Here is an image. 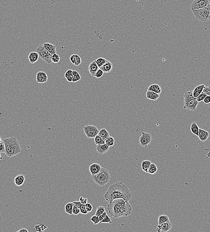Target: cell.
<instances>
[{
  "mask_svg": "<svg viewBox=\"0 0 210 232\" xmlns=\"http://www.w3.org/2000/svg\"><path fill=\"white\" fill-rule=\"evenodd\" d=\"M90 220L91 221L93 222V223L95 225H96L97 224L100 223L99 217L97 216L96 215H94V216H92Z\"/></svg>",
  "mask_w": 210,
  "mask_h": 232,
  "instance_id": "cell-37",
  "label": "cell"
},
{
  "mask_svg": "<svg viewBox=\"0 0 210 232\" xmlns=\"http://www.w3.org/2000/svg\"><path fill=\"white\" fill-rule=\"evenodd\" d=\"M2 141V138H1V137H0V142H1V141Z\"/></svg>",
  "mask_w": 210,
  "mask_h": 232,
  "instance_id": "cell-58",
  "label": "cell"
},
{
  "mask_svg": "<svg viewBox=\"0 0 210 232\" xmlns=\"http://www.w3.org/2000/svg\"><path fill=\"white\" fill-rule=\"evenodd\" d=\"M48 80L46 73L44 71H39L36 74V81L39 83H44Z\"/></svg>",
  "mask_w": 210,
  "mask_h": 232,
  "instance_id": "cell-12",
  "label": "cell"
},
{
  "mask_svg": "<svg viewBox=\"0 0 210 232\" xmlns=\"http://www.w3.org/2000/svg\"><path fill=\"white\" fill-rule=\"evenodd\" d=\"M81 76L80 77H77V76H73V80H72V82L75 83L76 82L78 81L79 80H81Z\"/></svg>",
  "mask_w": 210,
  "mask_h": 232,
  "instance_id": "cell-50",
  "label": "cell"
},
{
  "mask_svg": "<svg viewBox=\"0 0 210 232\" xmlns=\"http://www.w3.org/2000/svg\"><path fill=\"white\" fill-rule=\"evenodd\" d=\"M172 227V224L170 221L166 222L165 223L162 224L161 225H157L156 231L157 232H166L169 231L171 229Z\"/></svg>",
  "mask_w": 210,
  "mask_h": 232,
  "instance_id": "cell-11",
  "label": "cell"
},
{
  "mask_svg": "<svg viewBox=\"0 0 210 232\" xmlns=\"http://www.w3.org/2000/svg\"><path fill=\"white\" fill-rule=\"evenodd\" d=\"M81 61H82V60H81V58H80H80H79L77 60L76 62H75L74 65L76 66L79 65H80V64H81Z\"/></svg>",
  "mask_w": 210,
  "mask_h": 232,
  "instance_id": "cell-52",
  "label": "cell"
},
{
  "mask_svg": "<svg viewBox=\"0 0 210 232\" xmlns=\"http://www.w3.org/2000/svg\"><path fill=\"white\" fill-rule=\"evenodd\" d=\"M198 137L201 141L204 142L207 139V138H208L209 137V133L208 132H207L206 130L200 128L199 131Z\"/></svg>",
  "mask_w": 210,
  "mask_h": 232,
  "instance_id": "cell-14",
  "label": "cell"
},
{
  "mask_svg": "<svg viewBox=\"0 0 210 232\" xmlns=\"http://www.w3.org/2000/svg\"><path fill=\"white\" fill-rule=\"evenodd\" d=\"M5 145L3 142L2 141L0 142V153H5Z\"/></svg>",
  "mask_w": 210,
  "mask_h": 232,
  "instance_id": "cell-43",
  "label": "cell"
},
{
  "mask_svg": "<svg viewBox=\"0 0 210 232\" xmlns=\"http://www.w3.org/2000/svg\"><path fill=\"white\" fill-rule=\"evenodd\" d=\"M107 60L106 58L100 57L99 58H97L96 60H95V62L96 63L97 65L98 66V67L100 68L104 64L107 62Z\"/></svg>",
  "mask_w": 210,
  "mask_h": 232,
  "instance_id": "cell-32",
  "label": "cell"
},
{
  "mask_svg": "<svg viewBox=\"0 0 210 232\" xmlns=\"http://www.w3.org/2000/svg\"><path fill=\"white\" fill-rule=\"evenodd\" d=\"M146 97L148 100L156 101L160 97V94H157L153 91L148 90L146 92Z\"/></svg>",
  "mask_w": 210,
  "mask_h": 232,
  "instance_id": "cell-19",
  "label": "cell"
},
{
  "mask_svg": "<svg viewBox=\"0 0 210 232\" xmlns=\"http://www.w3.org/2000/svg\"><path fill=\"white\" fill-rule=\"evenodd\" d=\"M148 90L153 91L159 94H160L161 92V89L160 86L157 84H153L150 85L148 88Z\"/></svg>",
  "mask_w": 210,
  "mask_h": 232,
  "instance_id": "cell-23",
  "label": "cell"
},
{
  "mask_svg": "<svg viewBox=\"0 0 210 232\" xmlns=\"http://www.w3.org/2000/svg\"><path fill=\"white\" fill-rule=\"evenodd\" d=\"M114 143V139L112 137L109 136L105 140V143L109 147L113 146Z\"/></svg>",
  "mask_w": 210,
  "mask_h": 232,
  "instance_id": "cell-33",
  "label": "cell"
},
{
  "mask_svg": "<svg viewBox=\"0 0 210 232\" xmlns=\"http://www.w3.org/2000/svg\"><path fill=\"white\" fill-rule=\"evenodd\" d=\"M157 170H158V168H157V165L154 163H151L148 168V173L150 174L154 175L156 173Z\"/></svg>",
  "mask_w": 210,
  "mask_h": 232,
  "instance_id": "cell-29",
  "label": "cell"
},
{
  "mask_svg": "<svg viewBox=\"0 0 210 232\" xmlns=\"http://www.w3.org/2000/svg\"><path fill=\"white\" fill-rule=\"evenodd\" d=\"M210 5L209 0H194L191 6V10L203 9Z\"/></svg>",
  "mask_w": 210,
  "mask_h": 232,
  "instance_id": "cell-9",
  "label": "cell"
},
{
  "mask_svg": "<svg viewBox=\"0 0 210 232\" xmlns=\"http://www.w3.org/2000/svg\"><path fill=\"white\" fill-rule=\"evenodd\" d=\"M51 59L52 60V62L54 63L55 64L58 63L59 61H60V57L59 55L57 54H54L53 55H52V56L51 57Z\"/></svg>",
  "mask_w": 210,
  "mask_h": 232,
  "instance_id": "cell-34",
  "label": "cell"
},
{
  "mask_svg": "<svg viewBox=\"0 0 210 232\" xmlns=\"http://www.w3.org/2000/svg\"><path fill=\"white\" fill-rule=\"evenodd\" d=\"M85 207L86 210L88 213L90 212L93 210V206L90 203H87L86 204H85Z\"/></svg>",
  "mask_w": 210,
  "mask_h": 232,
  "instance_id": "cell-42",
  "label": "cell"
},
{
  "mask_svg": "<svg viewBox=\"0 0 210 232\" xmlns=\"http://www.w3.org/2000/svg\"><path fill=\"white\" fill-rule=\"evenodd\" d=\"M107 207L110 216L115 218L126 217L132 212V207L129 201L122 198L115 199L109 203Z\"/></svg>",
  "mask_w": 210,
  "mask_h": 232,
  "instance_id": "cell-2",
  "label": "cell"
},
{
  "mask_svg": "<svg viewBox=\"0 0 210 232\" xmlns=\"http://www.w3.org/2000/svg\"><path fill=\"white\" fill-rule=\"evenodd\" d=\"M94 143L96 145H102L105 144V141L98 135L94 138Z\"/></svg>",
  "mask_w": 210,
  "mask_h": 232,
  "instance_id": "cell-31",
  "label": "cell"
},
{
  "mask_svg": "<svg viewBox=\"0 0 210 232\" xmlns=\"http://www.w3.org/2000/svg\"><path fill=\"white\" fill-rule=\"evenodd\" d=\"M100 223H107L112 224V220H111V219L107 214L106 216L104 218L103 220H102V221L100 222Z\"/></svg>",
  "mask_w": 210,
  "mask_h": 232,
  "instance_id": "cell-40",
  "label": "cell"
},
{
  "mask_svg": "<svg viewBox=\"0 0 210 232\" xmlns=\"http://www.w3.org/2000/svg\"><path fill=\"white\" fill-rule=\"evenodd\" d=\"M98 135L99 136L101 137L105 141L107 138L110 136V134L107 129L105 128L102 129L99 131Z\"/></svg>",
  "mask_w": 210,
  "mask_h": 232,
  "instance_id": "cell-25",
  "label": "cell"
},
{
  "mask_svg": "<svg viewBox=\"0 0 210 232\" xmlns=\"http://www.w3.org/2000/svg\"><path fill=\"white\" fill-rule=\"evenodd\" d=\"M203 102L205 104H209L210 103V96L207 95L203 100Z\"/></svg>",
  "mask_w": 210,
  "mask_h": 232,
  "instance_id": "cell-49",
  "label": "cell"
},
{
  "mask_svg": "<svg viewBox=\"0 0 210 232\" xmlns=\"http://www.w3.org/2000/svg\"><path fill=\"white\" fill-rule=\"evenodd\" d=\"M132 197L128 187L123 182H117L111 185L106 192L104 197L108 203L117 199L130 200Z\"/></svg>",
  "mask_w": 210,
  "mask_h": 232,
  "instance_id": "cell-1",
  "label": "cell"
},
{
  "mask_svg": "<svg viewBox=\"0 0 210 232\" xmlns=\"http://www.w3.org/2000/svg\"><path fill=\"white\" fill-rule=\"evenodd\" d=\"M2 157H1V154H0V160H2Z\"/></svg>",
  "mask_w": 210,
  "mask_h": 232,
  "instance_id": "cell-57",
  "label": "cell"
},
{
  "mask_svg": "<svg viewBox=\"0 0 210 232\" xmlns=\"http://www.w3.org/2000/svg\"><path fill=\"white\" fill-rule=\"evenodd\" d=\"M102 168L101 166L98 163H93L89 166V172H90L91 175H95L100 172L102 169Z\"/></svg>",
  "mask_w": 210,
  "mask_h": 232,
  "instance_id": "cell-13",
  "label": "cell"
},
{
  "mask_svg": "<svg viewBox=\"0 0 210 232\" xmlns=\"http://www.w3.org/2000/svg\"><path fill=\"white\" fill-rule=\"evenodd\" d=\"M105 211V207L103 206H99L97 207L96 212L95 213V215L97 216H99L100 215L102 214V213H104Z\"/></svg>",
  "mask_w": 210,
  "mask_h": 232,
  "instance_id": "cell-35",
  "label": "cell"
},
{
  "mask_svg": "<svg viewBox=\"0 0 210 232\" xmlns=\"http://www.w3.org/2000/svg\"><path fill=\"white\" fill-rule=\"evenodd\" d=\"M80 213V209L77 206L74 204L73 208V214L77 215Z\"/></svg>",
  "mask_w": 210,
  "mask_h": 232,
  "instance_id": "cell-38",
  "label": "cell"
},
{
  "mask_svg": "<svg viewBox=\"0 0 210 232\" xmlns=\"http://www.w3.org/2000/svg\"><path fill=\"white\" fill-rule=\"evenodd\" d=\"M28 232V230L27 229H24V228H23V229H20L19 230L17 231V232Z\"/></svg>",
  "mask_w": 210,
  "mask_h": 232,
  "instance_id": "cell-54",
  "label": "cell"
},
{
  "mask_svg": "<svg viewBox=\"0 0 210 232\" xmlns=\"http://www.w3.org/2000/svg\"><path fill=\"white\" fill-rule=\"evenodd\" d=\"M72 72H73V70H72L71 69L68 70L67 71L66 73H65V74H64V77L66 78V77H67L68 76H71V75H73V74H72Z\"/></svg>",
  "mask_w": 210,
  "mask_h": 232,
  "instance_id": "cell-47",
  "label": "cell"
},
{
  "mask_svg": "<svg viewBox=\"0 0 210 232\" xmlns=\"http://www.w3.org/2000/svg\"><path fill=\"white\" fill-rule=\"evenodd\" d=\"M83 130L85 134L88 138H95L98 135L99 130L96 126L93 125H86L83 127Z\"/></svg>",
  "mask_w": 210,
  "mask_h": 232,
  "instance_id": "cell-8",
  "label": "cell"
},
{
  "mask_svg": "<svg viewBox=\"0 0 210 232\" xmlns=\"http://www.w3.org/2000/svg\"><path fill=\"white\" fill-rule=\"evenodd\" d=\"M110 174L107 169L102 168L98 173L92 175V179L95 184L100 186L107 184L110 180Z\"/></svg>",
  "mask_w": 210,
  "mask_h": 232,
  "instance_id": "cell-4",
  "label": "cell"
},
{
  "mask_svg": "<svg viewBox=\"0 0 210 232\" xmlns=\"http://www.w3.org/2000/svg\"><path fill=\"white\" fill-rule=\"evenodd\" d=\"M5 145V154L8 157H12L21 152L20 143L17 138L12 137L2 140Z\"/></svg>",
  "mask_w": 210,
  "mask_h": 232,
  "instance_id": "cell-3",
  "label": "cell"
},
{
  "mask_svg": "<svg viewBox=\"0 0 210 232\" xmlns=\"http://www.w3.org/2000/svg\"><path fill=\"white\" fill-rule=\"evenodd\" d=\"M34 230L36 232H42L41 228V225L39 224L35 225L34 226Z\"/></svg>",
  "mask_w": 210,
  "mask_h": 232,
  "instance_id": "cell-45",
  "label": "cell"
},
{
  "mask_svg": "<svg viewBox=\"0 0 210 232\" xmlns=\"http://www.w3.org/2000/svg\"><path fill=\"white\" fill-rule=\"evenodd\" d=\"M39 57V55L37 52H31L29 55V60L31 64H33L37 61Z\"/></svg>",
  "mask_w": 210,
  "mask_h": 232,
  "instance_id": "cell-21",
  "label": "cell"
},
{
  "mask_svg": "<svg viewBox=\"0 0 210 232\" xmlns=\"http://www.w3.org/2000/svg\"><path fill=\"white\" fill-rule=\"evenodd\" d=\"M107 215V213L105 211L104 213H102V214L100 215L99 216H98L99 217V221H100V222L101 221H102V220L104 218H105V217L106 216V215Z\"/></svg>",
  "mask_w": 210,
  "mask_h": 232,
  "instance_id": "cell-48",
  "label": "cell"
},
{
  "mask_svg": "<svg viewBox=\"0 0 210 232\" xmlns=\"http://www.w3.org/2000/svg\"><path fill=\"white\" fill-rule=\"evenodd\" d=\"M43 46L52 55L56 53V46L55 45L49 43H44L42 44Z\"/></svg>",
  "mask_w": 210,
  "mask_h": 232,
  "instance_id": "cell-15",
  "label": "cell"
},
{
  "mask_svg": "<svg viewBox=\"0 0 210 232\" xmlns=\"http://www.w3.org/2000/svg\"><path fill=\"white\" fill-rule=\"evenodd\" d=\"M25 180V176L23 175H18L14 178V182L17 186L22 185Z\"/></svg>",
  "mask_w": 210,
  "mask_h": 232,
  "instance_id": "cell-20",
  "label": "cell"
},
{
  "mask_svg": "<svg viewBox=\"0 0 210 232\" xmlns=\"http://www.w3.org/2000/svg\"><path fill=\"white\" fill-rule=\"evenodd\" d=\"M80 57L78 55H77V54H73V55H71V56L70 57V60L72 62V64H74L75 62H76L77 60Z\"/></svg>",
  "mask_w": 210,
  "mask_h": 232,
  "instance_id": "cell-36",
  "label": "cell"
},
{
  "mask_svg": "<svg viewBox=\"0 0 210 232\" xmlns=\"http://www.w3.org/2000/svg\"><path fill=\"white\" fill-rule=\"evenodd\" d=\"M73 205H74L73 202H69L66 204L64 207L65 212L69 215L73 214Z\"/></svg>",
  "mask_w": 210,
  "mask_h": 232,
  "instance_id": "cell-28",
  "label": "cell"
},
{
  "mask_svg": "<svg viewBox=\"0 0 210 232\" xmlns=\"http://www.w3.org/2000/svg\"><path fill=\"white\" fill-rule=\"evenodd\" d=\"M73 202L74 204L77 206L79 207V209H80V213L83 214H87L88 212L86 210L84 204H81L80 201H75V202Z\"/></svg>",
  "mask_w": 210,
  "mask_h": 232,
  "instance_id": "cell-27",
  "label": "cell"
},
{
  "mask_svg": "<svg viewBox=\"0 0 210 232\" xmlns=\"http://www.w3.org/2000/svg\"><path fill=\"white\" fill-rule=\"evenodd\" d=\"M204 86H205V85L203 84L197 86L192 91L193 96L195 98L197 97L198 96H199V95L202 92H203V88Z\"/></svg>",
  "mask_w": 210,
  "mask_h": 232,
  "instance_id": "cell-22",
  "label": "cell"
},
{
  "mask_svg": "<svg viewBox=\"0 0 210 232\" xmlns=\"http://www.w3.org/2000/svg\"><path fill=\"white\" fill-rule=\"evenodd\" d=\"M151 141V135L149 133L142 132L139 138V143L143 147H146Z\"/></svg>",
  "mask_w": 210,
  "mask_h": 232,
  "instance_id": "cell-10",
  "label": "cell"
},
{
  "mask_svg": "<svg viewBox=\"0 0 210 232\" xmlns=\"http://www.w3.org/2000/svg\"><path fill=\"white\" fill-rule=\"evenodd\" d=\"M99 68L98 67V66L97 65L95 61H93L90 63L89 66V73L92 76H95V74L97 70Z\"/></svg>",
  "mask_w": 210,
  "mask_h": 232,
  "instance_id": "cell-16",
  "label": "cell"
},
{
  "mask_svg": "<svg viewBox=\"0 0 210 232\" xmlns=\"http://www.w3.org/2000/svg\"><path fill=\"white\" fill-rule=\"evenodd\" d=\"M200 128L198 126L197 123L195 122H193L191 123V132L193 134L198 136L199 135V131Z\"/></svg>",
  "mask_w": 210,
  "mask_h": 232,
  "instance_id": "cell-24",
  "label": "cell"
},
{
  "mask_svg": "<svg viewBox=\"0 0 210 232\" xmlns=\"http://www.w3.org/2000/svg\"><path fill=\"white\" fill-rule=\"evenodd\" d=\"M73 76L72 75L70 76H68L67 77H66V80H67L69 82H72V80H73Z\"/></svg>",
  "mask_w": 210,
  "mask_h": 232,
  "instance_id": "cell-53",
  "label": "cell"
},
{
  "mask_svg": "<svg viewBox=\"0 0 210 232\" xmlns=\"http://www.w3.org/2000/svg\"><path fill=\"white\" fill-rule=\"evenodd\" d=\"M79 201L82 204H86L87 203L88 199L87 198H84L83 197H80L79 198Z\"/></svg>",
  "mask_w": 210,
  "mask_h": 232,
  "instance_id": "cell-46",
  "label": "cell"
},
{
  "mask_svg": "<svg viewBox=\"0 0 210 232\" xmlns=\"http://www.w3.org/2000/svg\"><path fill=\"white\" fill-rule=\"evenodd\" d=\"M151 162L149 160H144L141 163V168L146 173H148V170L149 167Z\"/></svg>",
  "mask_w": 210,
  "mask_h": 232,
  "instance_id": "cell-26",
  "label": "cell"
},
{
  "mask_svg": "<svg viewBox=\"0 0 210 232\" xmlns=\"http://www.w3.org/2000/svg\"><path fill=\"white\" fill-rule=\"evenodd\" d=\"M207 96V94H205L204 92H202L199 95V96H198V97L196 98V100H197V101L199 102H201V101H203L204 99L205 98V97Z\"/></svg>",
  "mask_w": 210,
  "mask_h": 232,
  "instance_id": "cell-39",
  "label": "cell"
},
{
  "mask_svg": "<svg viewBox=\"0 0 210 232\" xmlns=\"http://www.w3.org/2000/svg\"><path fill=\"white\" fill-rule=\"evenodd\" d=\"M99 68L102 70L104 72H110V71H112L113 68V64L109 60H107V62L103 65L102 66Z\"/></svg>",
  "mask_w": 210,
  "mask_h": 232,
  "instance_id": "cell-18",
  "label": "cell"
},
{
  "mask_svg": "<svg viewBox=\"0 0 210 232\" xmlns=\"http://www.w3.org/2000/svg\"><path fill=\"white\" fill-rule=\"evenodd\" d=\"M207 158H210V152L208 153L207 154Z\"/></svg>",
  "mask_w": 210,
  "mask_h": 232,
  "instance_id": "cell-56",
  "label": "cell"
},
{
  "mask_svg": "<svg viewBox=\"0 0 210 232\" xmlns=\"http://www.w3.org/2000/svg\"><path fill=\"white\" fill-rule=\"evenodd\" d=\"M103 73L104 72L100 68H99L97 71L96 73H95V77H96L97 78H100L103 75Z\"/></svg>",
  "mask_w": 210,
  "mask_h": 232,
  "instance_id": "cell-41",
  "label": "cell"
},
{
  "mask_svg": "<svg viewBox=\"0 0 210 232\" xmlns=\"http://www.w3.org/2000/svg\"><path fill=\"white\" fill-rule=\"evenodd\" d=\"M203 92H204L207 95L210 96V87L205 86L203 88Z\"/></svg>",
  "mask_w": 210,
  "mask_h": 232,
  "instance_id": "cell-44",
  "label": "cell"
},
{
  "mask_svg": "<svg viewBox=\"0 0 210 232\" xmlns=\"http://www.w3.org/2000/svg\"><path fill=\"white\" fill-rule=\"evenodd\" d=\"M196 19L201 21H207L210 20V5L203 9L192 10Z\"/></svg>",
  "mask_w": 210,
  "mask_h": 232,
  "instance_id": "cell-6",
  "label": "cell"
},
{
  "mask_svg": "<svg viewBox=\"0 0 210 232\" xmlns=\"http://www.w3.org/2000/svg\"><path fill=\"white\" fill-rule=\"evenodd\" d=\"M41 229H42V230L43 231L45 229H46L47 228V227L44 225H41Z\"/></svg>",
  "mask_w": 210,
  "mask_h": 232,
  "instance_id": "cell-55",
  "label": "cell"
},
{
  "mask_svg": "<svg viewBox=\"0 0 210 232\" xmlns=\"http://www.w3.org/2000/svg\"><path fill=\"white\" fill-rule=\"evenodd\" d=\"M169 218L167 215H161L160 216H159L158 220V223L159 225H161L162 224L169 222Z\"/></svg>",
  "mask_w": 210,
  "mask_h": 232,
  "instance_id": "cell-30",
  "label": "cell"
},
{
  "mask_svg": "<svg viewBox=\"0 0 210 232\" xmlns=\"http://www.w3.org/2000/svg\"><path fill=\"white\" fill-rule=\"evenodd\" d=\"M36 52L39 54V57L46 64H51L52 63L51 59L52 54L43 47V45L40 44L36 48Z\"/></svg>",
  "mask_w": 210,
  "mask_h": 232,
  "instance_id": "cell-7",
  "label": "cell"
},
{
  "mask_svg": "<svg viewBox=\"0 0 210 232\" xmlns=\"http://www.w3.org/2000/svg\"><path fill=\"white\" fill-rule=\"evenodd\" d=\"M72 74L73 76H77V77H80V75L77 71H73Z\"/></svg>",
  "mask_w": 210,
  "mask_h": 232,
  "instance_id": "cell-51",
  "label": "cell"
},
{
  "mask_svg": "<svg viewBox=\"0 0 210 232\" xmlns=\"http://www.w3.org/2000/svg\"><path fill=\"white\" fill-rule=\"evenodd\" d=\"M109 146L106 144L102 145H97L96 151L97 152L100 154H103L107 152L109 150Z\"/></svg>",
  "mask_w": 210,
  "mask_h": 232,
  "instance_id": "cell-17",
  "label": "cell"
},
{
  "mask_svg": "<svg viewBox=\"0 0 210 232\" xmlns=\"http://www.w3.org/2000/svg\"><path fill=\"white\" fill-rule=\"evenodd\" d=\"M184 108L191 111H195L199 104L196 98L193 96L192 91H188L184 95Z\"/></svg>",
  "mask_w": 210,
  "mask_h": 232,
  "instance_id": "cell-5",
  "label": "cell"
}]
</instances>
